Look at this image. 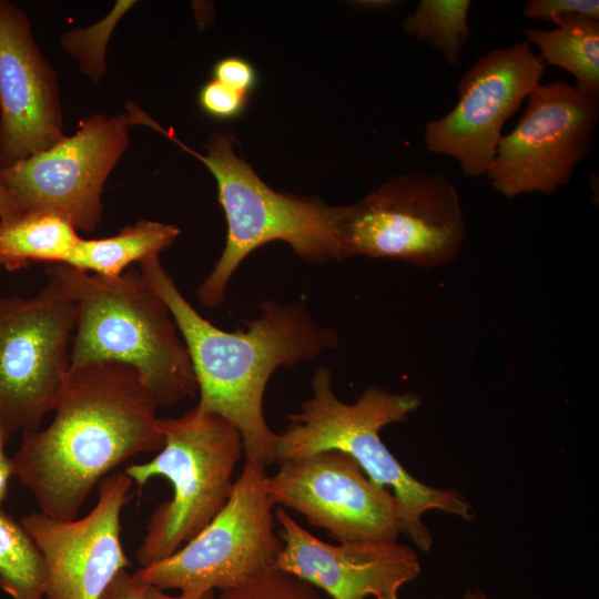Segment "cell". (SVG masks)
Instances as JSON below:
<instances>
[{"mask_svg":"<svg viewBox=\"0 0 599 599\" xmlns=\"http://www.w3.org/2000/svg\"><path fill=\"white\" fill-rule=\"evenodd\" d=\"M598 120V99L562 81L540 84L515 129L499 141L486 173L491 186L508 199L555 194L591 152Z\"/></svg>","mask_w":599,"mask_h":599,"instance_id":"11","label":"cell"},{"mask_svg":"<svg viewBox=\"0 0 599 599\" xmlns=\"http://www.w3.org/2000/svg\"><path fill=\"white\" fill-rule=\"evenodd\" d=\"M23 213L13 195L0 185V219Z\"/></svg>","mask_w":599,"mask_h":599,"instance_id":"29","label":"cell"},{"mask_svg":"<svg viewBox=\"0 0 599 599\" xmlns=\"http://www.w3.org/2000/svg\"><path fill=\"white\" fill-rule=\"evenodd\" d=\"M175 142L213 174L227 224L224 250L196 290L203 306L219 307L241 263L273 241L285 242L297 256L313 264L337 261L334 206L271 189L235 154L231 133H212L204 143L205 154Z\"/></svg>","mask_w":599,"mask_h":599,"instance_id":"5","label":"cell"},{"mask_svg":"<svg viewBox=\"0 0 599 599\" xmlns=\"http://www.w3.org/2000/svg\"><path fill=\"white\" fill-rule=\"evenodd\" d=\"M463 599H488V597L479 589H467Z\"/></svg>","mask_w":599,"mask_h":599,"instance_id":"30","label":"cell"},{"mask_svg":"<svg viewBox=\"0 0 599 599\" xmlns=\"http://www.w3.org/2000/svg\"><path fill=\"white\" fill-rule=\"evenodd\" d=\"M213 79L250 95L258 83V74L254 65L246 59L229 55L217 60L212 68Z\"/></svg>","mask_w":599,"mask_h":599,"instance_id":"27","label":"cell"},{"mask_svg":"<svg viewBox=\"0 0 599 599\" xmlns=\"http://www.w3.org/2000/svg\"><path fill=\"white\" fill-rule=\"evenodd\" d=\"M161 427L164 445L158 455L123 470L139 488L164 477L173 490L148 521L135 551L140 567L166 559L211 522L232 493L233 474L244 455L240 432L196 406L179 417L161 418Z\"/></svg>","mask_w":599,"mask_h":599,"instance_id":"6","label":"cell"},{"mask_svg":"<svg viewBox=\"0 0 599 599\" xmlns=\"http://www.w3.org/2000/svg\"><path fill=\"white\" fill-rule=\"evenodd\" d=\"M555 30L526 29L527 42L540 49V60L570 72L577 90L599 98V20L582 14L558 19Z\"/></svg>","mask_w":599,"mask_h":599,"instance_id":"19","label":"cell"},{"mask_svg":"<svg viewBox=\"0 0 599 599\" xmlns=\"http://www.w3.org/2000/svg\"><path fill=\"white\" fill-rule=\"evenodd\" d=\"M132 125L129 113L91 114L72 135L0 170V185L23 212H54L91 233L103 220V187L129 149Z\"/></svg>","mask_w":599,"mask_h":599,"instance_id":"10","label":"cell"},{"mask_svg":"<svg viewBox=\"0 0 599 599\" xmlns=\"http://www.w3.org/2000/svg\"><path fill=\"white\" fill-rule=\"evenodd\" d=\"M132 485L124 471L105 476L94 508L80 519L59 520L42 511L22 517L47 564V599H100L114 577L131 567L121 541V511Z\"/></svg>","mask_w":599,"mask_h":599,"instance_id":"14","label":"cell"},{"mask_svg":"<svg viewBox=\"0 0 599 599\" xmlns=\"http://www.w3.org/2000/svg\"><path fill=\"white\" fill-rule=\"evenodd\" d=\"M1 270H2V268H1V266H0V271H1Z\"/></svg>","mask_w":599,"mask_h":599,"instance_id":"32","label":"cell"},{"mask_svg":"<svg viewBox=\"0 0 599 599\" xmlns=\"http://www.w3.org/2000/svg\"><path fill=\"white\" fill-rule=\"evenodd\" d=\"M214 591L169 595L165 593V590L144 582L133 573L123 570L114 577L100 599H214Z\"/></svg>","mask_w":599,"mask_h":599,"instance_id":"25","label":"cell"},{"mask_svg":"<svg viewBox=\"0 0 599 599\" xmlns=\"http://www.w3.org/2000/svg\"><path fill=\"white\" fill-rule=\"evenodd\" d=\"M81 236L72 223L50 211L0 219V266L16 272L35 263L67 264Z\"/></svg>","mask_w":599,"mask_h":599,"instance_id":"17","label":"cell"},{"mask_svg":"<svg viewBox=\"0 0 599 599\" xmlns=\"http://www.w3.org/2000/svg\"><path fill=\"white\" fill-rule=\"evenodd\" d=\"M214 599H324L308 582L298 577L271 568L245 581L221 590Z\"/></svg>","mask_w":599,"mask_h":599,"instance_id":"23","label":"cell"},{"mask_svg":"<svg viewBox=\"0 0 599 599\" xmlns=\"http://www.w3.org/2000/svg\"><path fill=\"white\" fill-rule=\"evenodd\" d=\"M546 64L522 41L481 55L458 83V102L426 123L427 151L455 159L464 175H485L504 124L541 83Z\"/></svg>","mask_w":599,"mask_h":599,"instance_id":"13","label":"cell"},{"mask_svg":"<svg viewBox=\"0 0 599 599\" xmlns=\"http://www.w3.org/2000/svg\"><path fill=\"white\" fill-rule=\"evenodd\" d=\"M375 599H399V598H398V593H394V595H388V596H384V597H379Z\"/></svg>","mask_w":599,"mask_h":599,"instance_id":"31","label":"cell"},{"mask_svg":"<svg viewBox=\"0 0 599 599\" xmlns=\"http://www.w3.org/2000/svg\"><path fill=\"white\" fill-rule=\"evenodd\" d=\"M278 464L265 478L273 506L297 511L338 542L398 541L403 522L395 496L349 455L327 449Z\"/></svg>","mask_w":599,"mask_h":599,"instance_id":"12","label":"cell"},{"mask_svg":"<svg viewBox=\"0 0 599 599\" xmlns=\"http://www.w3.org/2000/svg\"><path fill=\"white\" fill-rule=\"evenodd\" d=\"M63 138L58 74L24 10L0 0V170Z\"/></svg>","mask_w":599,"mask_h":599,"instance_id":"15","label":"cell"},{"mask_svg":"<svg viewBox=\"0 0 599 599\" xmlns=\"http://www.w3.org/2000/svg\"><path fill=\"white\" fill-rule=\"evenodd\" d=\"M524 14L531 19H541L554 23L568 14H582L599 20V1L530 0L524 6Z\"/></svg>","mask_w":599,"mask_h":599,"instance_id":"26","label":"cell"},{"mask_svg":"<svg viewBox=\"0 0 599 599\" xmlns=\"http://www.w3.org/2000/svg\"><path fill=\"white\" fill-rule=\"evenodd\" d=\"M250 95L243 94L214 79L199 90L197 102L201 110L212 119L232 121L246 110Z\"/></svg>","mask_w":599,"mask_h":599,"instance_id":"24","label":"cell"},{"mask_svg":"<svg viewBox=\"0 0 599 599\" xmlns=\"http://www.w3.org/2000/svg\"><path fill=\"white\" fill-rule=\"evenodd\" d=\"M44 557L21 522L0 508V588L11 599H44Z\"/></svg>","mask_w":599,"mask_h":599,"instance_id":"20","label":"cell"},{"mask_svg":"<svg viewBox=\"0 0 599 599\" xmlns=\"http://www.w3.org/2000/svg\"><path fill=\"white\" fill-rule=\"evenodd\" d=\"M180 232L176 225L140 219L108 237H80L67 265L99 276H118L133 263L160 256Z\"/></svg>","mask_w":599,"mask_h":599,"instance_id":"18","label":"cell"},{"mask_svg":"<svg viewBox=\"0 0 599 599\" xmlns=\"http://www.w3.org/2000/svg\"><path fill=\"white\" fill-rule=\"evenodd\" d=\"M337 261L394 258L430 270L453 263L466 237L456 186L440 173L396 175L351 205L334 206Z\"/></svg>","mask_w":599,"mask_h":599,"instance_id":"7","label":"cell"},{"mask_svg":"<svg viewBox=\"0 0 599 599\" xmlns=\"http://www.w3.org/2000/svg\"><path fill=\"white\" fill-rule=\"evenodd\" d=\"M265 467L245 460L211 522L173 555L133 575L162 590H225L274 568L283 549L266 488Z\"/></svg>","mask_w":599,"mask_h":599,"instance_id":"8","label":"cell"},{"mask_svg":"<svg viewBox=\"0 0 599 599\" xmlns=\"http://www.w3.org/2000/svg\"><path fill=\"white\" fill-rule=\"evenodd\" d=\"M470 4L469 0H422L402 21V27L406 33L438 50L449 65L457 67L470 33Z\"/></svg>","mask_w":599,"mask_h":599,"instance_id":"21","label":"cell"},{"mask_svg":"<svg viewBox=\"0 0 599 599\" xmlns=\"http://www.w3.org/2000/svg\"><path fill=\"white\" fill-rule=\"evenodd\" d=\"M13 432L0 417V508L8 494L9 479L13 476L12 459L6 454V445Z\"/></svg>","mask_w":599,"mask_h":599,"instance_id":"28","label":"cell"},{"mask_svg":"<svg viewBox=\"0 0 599 599\" xmlns=\"http://www.w3.org/2000/svg\"><path fill=\"white\" fill-rule=\"evenodd\" d=\"M159 405L133 367L114 362L70 367L51 424L23 432L13 476L40 511L73 520L92 489L123 461L164 445Z\"/></svg>","mask_w":599,"mask_h":599,"instance_id":"1","label":"cell"},{"mask_svg":"<svg viewBox=\"0 0 599 599\" xmlns=\"http://www.w3.org/2000/svg\"><path fill=\"white\" fill-rule=\"evenodd\" d=\"M45 272L77 305L71 366L102 362L129 365L161 407L197 394L191 359L171 312L140 270L130 267L118 276L104 277L51 264Z\"/></svg>","mask_w":599,"mask_h":599,"instance_id":"4","label":"cell"},{"mask_svg":"<svg viewBox=\"0 0 599 599\" xmlns=\"http://www.w3.org/2000/svg\"><path fill=\"white\" fill-rule=\"evenodd\" d=\"M77 305L60 283L0 298V417L14 433L39 429L71 367Z\"/></svg>","mask_w":599,"mask_h":599,"instance_id":"9","label":"cell"},{"mask_svg":"<svg viewBox=\"0 0 599 599\" xmlns=\"http://www.w3.org/2000/svg\"><path fill=\"white\" fill-rule=\"evenodd\" d=\"M329 368L319 366L312 379V396L277 434V463L327 449L341 450L355 459L367 477L395 496L406 535L420 551L433 544L423 515L439 510L470 520V502L455 489L436 488L413 477L379 437L387 425L403 422L422 404L415 393H393L370 385L355 403L342 402L332 387Z\"/></svg>","mask_w":599,"mask_h":599,"instance_id":"3","label":"cell"},{"mask_svg":"<svg viewBox=\"0 0 599 599\" xmlns=\"http://www.w3.org/2000/svg\"><path fill=\"white\" fill-rule=\"evenodd\" d=\"M283 549L274 568L325 591L332 599L398 593L420 573L416 550L397 542H338L316 538L282 507L274 511Z\"/></svg>","mask_w":599,"mask_h":599,"instance_id":"16","label":"cell"},{"mask_svg":"<svg viewBox=\"0 0 599 599\" xmlns=\"http://www.w3.org/2000/svg\"><path fill=\"white\" fill-rule=\"evenodd\" d=\"M139 265L167 305L186 346L200 394L196 407L223 417L240 432L245 460L265 468L277 463V434L263 409L266 385L278 367H293L336 348V331L318 325L304 303L265 300L260 315L244 321V328L226 332L187 302L160 256Z\"/></svg>","mask_w":599,"mask_h":599,"instance_id":"2","label":"cell"},{"mask_svg":"<svg viewBox=\"0 0 599 599\" xmlns=\"http://www.w3.org/2000/svg\"><path fill=\"white\" fill-rule=\"evenodd\" d=\"M136 4L134 0H118L112 10L100 21L87 28L63 33L60 45L78 62L82 74L98 83L106 71L105 52L118 22Z\"/></svg>","mask_w":599,"mask_h":599,"instance_id":"22","label":"cell"}]
</instances>
